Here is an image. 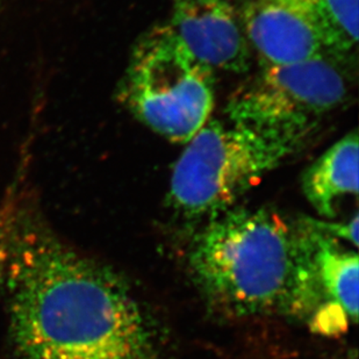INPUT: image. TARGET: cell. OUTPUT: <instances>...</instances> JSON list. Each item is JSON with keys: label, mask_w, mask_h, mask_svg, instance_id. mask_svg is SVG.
Masks as SVG:
<instances>
[{"label": "cell", "mask_w": 359, "mask_h": 359, "mask_svg": "<svg viewBox=\"0 0 359 359\" xmlns=\"http://www.w3.org/2000/svg\"><path fill=\"white\" fill-rule=\"evenodd\" d=\"M189 264L208 302L231 316L278 314L316 328L322 298L309 217L233 207L194 238Z\"/></svg>", "instance_id": "2"}, {"label": "cell", "mask_w": 359, "mask_h": 359, "mask_svg": "<svg viewBox=\"0 0 359 359\" xmlns=\"http://www.w3.org/2000/svg\"><path fill=\"white\" fill-rule=\"evenodd\" d=\"M25 191L14 185L8 190L3 203H0V290L6 285L7 271L10 265L11 249L18 210Z\"/></svg>", "instance_id": "11"}, {"label": "cell", "mask_w": 359, "mask_h": 359, "mask_svg": "<svg viewBox=\"0 0 359 359\" xmlns=\"http://www.w3.org/2000/svg\"><path fill=\"white\" fill-rule=\"evenodd\" d=\"M316 222L322 231L332 238H337L339 241H349L355 248L358 245V214H355L353 220H350L348 224H330V222L318 220Z\"/></svg>", "instance_id": "12"}, {"label": "cell", "mask_w": 359, "mask_h": 359, "mask_svg": "<svg viewBox=\"0 0 359 359\" xmlns=\"http://www.w3.org/2000/svg\"><path fill=\"white\" fill-rule=\"evenodd\" d=\"M313 261L322 298L321 316L314 332L334 335L346 332L358 318V256L322 231L314 219Z\"/></svg>", "instance_id": "8"}, {"label": "cell", "mask_w": 359, "mask_h": 359, "mask_svg": "<svg viewBox=\"0 0 359 359\" xmlns=\"http://www.w3.org/2000/svg\"><path fill=\"white\" fill-rule=\"evenodd\" d=\"M313 130L208 120L175 164L168 203L192 221H208L231 210L251 187L302 150Z\"/></svg>", "instance_id": "3"}, {"label": "cell", "mask_w": 359, "mask_h": 359, "mask_svg": "<svg viewBox=\"0 0 359 359\" xmlns=\"http://www.w3.org/2000/svg\"><path fill=\"white\" fill-rule=\"evenodd\" d=\"M343 58L325 51L297 63H261L228 99V120L273 130L316 129L349 95Z\"/></svg>", "instance_id": "5"}, {"label": "cell", "mask_w": 359, "mask_h": 359, "mask_svg": "<svg viewBox=\"0 0 359 359\" xmlns=\"http://www.w3.org/2000/svg\"><path fill=\"white\" fill-rule=\"evenodd\" d=\"M325 51L346 56L358 42V0H318Z\"/></svg>", "instance_id": "10"}, {"label": "cell", "mask_w": 359, "mask_h": 359, "mask_svg": "<svg viewBox=\"0 0 359 359\" xmlns=\"http://www.w3.org/2000/svg\"><path fill=\"white\" fill-rule=\"evenodd\" d=\"M236 6L263 65L297 63L325 53L318 0H238Z\"/></svg>", "instance_id": "6"}, {"label": "cell", "mask_w": 359, "mask_h": 359, "mask_svg": "<svg viewBox=\"0 0 359 359\" xmlns=\"http://www.w3.org/2000/svg\"><path fill=\"white\" fill-rule=\"evenodd\" d=\"M118 97L153 132L187 144L213 112L214 70L187 49L169 22L155 25L133 47Z\"/></svg>", "instance_id": "4"}, {"label": "cell", "mask_w": 359, "mask_h": 359, "mask_svg": "<svg viewBox=\"0 0 359 359\" xmlns=\"http://www.w3.org/2000/svg\"><path fill=\"white\" fill-rule=\"evenodd\" d=\"M169 25L187 49L214 72H249L252 49L231 0H172Z\"/></svg>", "instance_id": "7"}, {"label": "cell", "mask_w": 359, "mask_h": 359, "mask_svg": "<svg viewBox=\"0 0 359 359\" xmlns=\"http://www.w3.org/2000/svg\"><path fill=\"white\" fill-rule=\"evenodd\" d=\"M12 359H154L155 332L116 272L56 234L25 192L12 236Z\"/></svg>", "instance_id": "1"}, {"label": "cell", "mask_w": 359, "mask_h": 359, "mask_svg": "<svg viewBox=\"0 0 359 359\" xmlns=\"http://www.w3.org/2000/svg\"><path fill=\"white\" fill-rule=\"evenodd\" d=\"M306 199L321 217H335L339 203L358 194V134L350 132L309 165L302 176Z\"/></svg>", "instance_id": "9"}]
</instances>
